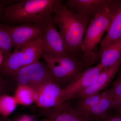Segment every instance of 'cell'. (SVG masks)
<instances>
[{
    "label": "cell",
    "mask_w": 121,
    "mask_h": 121,
    "mask_svg": "<svg viewBox=\"0 0 121 121\" xmlns=\"http://www.w3.org/2000/svg\"><path fill=\"white\" fill-rule=\"evenodd\" d=\"M65 5L72 12L87 17L92 20L109 7L111 0H67Z\"/></svg>",
    "instance_id": "11"
},
{
    "label": "cell",
    "mask_w": 121,
    "mask_h": 121,
    "mask_svg": "<svg viewBox=\"0 0 121 121\" xmlns=\"http://www.w3.org/2000/svg\"><path fill=\"white\" fill-rule=\"evenodd\" d=\"M9 80L16 86L19 85L27 86L37 93L41 86L53 79L46 63L39 60L21 68Z\"/></svg>",
    "instance_id": "6"
},
{
    "label": "cell",
    "mask_w": 121,
    "mask_h": 121,
    "mask_svg": "<svg viewBox=\"0 0 121 121\" xmlns=\"http://www.w3.org/2000/svg\"><path fill=\"white\" fill-rule=\"evenodd\" d=\"M1 121H9L8 118L4 117Z\"/></svg>",
    "instance_id": "27"
},
{
    "label": "cell",
    "mask_w": 121,
    "mask_h": 121,
    "mask_svg": "<svg viewBox=\"0 0 121 121\" xmlns=\"http://www.w3.org/2000/svg\"><path fill=\"white\" fill-rule=\"evenodd\" d=\"M43 39L32 41L4 58L0 76L9 79L20 69L39 60L42 57Z\"/></svg>",
    "instance_id": "4"
},
{
    "label": "cell",
    "mask_w": 121,
    "mask_h": 121,
    "mask_svg": "<svg viewBox=\"0 0 121 121\" xmlns=\"http://www.w3.org/2000/svg\"><path fill=\"white\" fill-rule=\"evenodd\" d=\"M104 91L95 95L82 99L76 110L80 114L89 117V114L104 94Z\"/></svg>",
    "instance_id": "18"
},
{
    "label": "cell",
    "mask_w": 121,
    "mask_h": 121,
    "mask_svg": "<svg viewBox=\"0 0 121 121\" xmlns=\"http://www.w3.org/2000/svg\"><path fill=\"white\" fill-rule=\"evenodd\" d=\"M103 70V68L100 63L95 66L86 69L62 89L60 103L68 101L93 84Z\"/></svg>",
    "instance_id": "8"
},
{
    "label": "cell",
    "mask_w": 121,
    "mask_h": 121,
    "mask_svg": "<svg viewBox=\"0 0 121 121\" xmlns=\"http://www.w3.org/2000/svg\"><path fill=\"white\" fill-rule=\"evenodd\" d=\"M62 89L53 80L43 84L37 92L35 103L37 107L52 108L60 104Z\"/></svg>",
    "instance_id": "13"
},
{
    "label": "cell",
    "mask_w": 121,
    "mask_h": 121,
    "mask_svg": "<svg viewBox=\"0 0 121 121\" xmlns=\"http://www.w3.org/2000/svg\"><path fill=\"white\" fill-rule=\"evenodd\" d=\"M14 85L8 79L0 76V96L11 93L14 89Z\"/></svg>",
    "instance_id": "22"
},
{
    "label": "cell",
    "mask_w": 121,
    "mask_h": 121,
    "mask_svg": "<svg viewBox=\"0 0 121 121\" xmlns=\"http://www.w3.org/2000/svg\"><path fill=\"white\" fill-rule=\"evenodd\" d=\"M121 65V58L112 66L103 69L94 82L78 94L74 98H85L101 92L112 80Z\"/></svg>",
    "instance_id": "12"
},
{
    "label": "cell",
    "mask_w": 121,
    "mask_h": 121,
    "mask_svg": "<svg viewBox=\"0 0 121 121\" xmlns=\"http://www.w3.org/2000/svg\"><path fill=\"white\" fill-rule=\"evenodd\" d=\"M121 40V0H119L117 8L113 17L106 35L101 41L100 48L97 53L98 59L103 51L107 47Z\"/></svg>",
    "instance_id": "14"
},
{
    "label": "cell",
    "mask_w": 121,
    "mask_h": 121,
    "mask_svg": "<svg viewBox=\"0 0 121 121\" xmlns=\"http://www.w3.org/2000/svg\"><path fill=\"white\" fill-rule=\"evenodd\" d=\"M121 58V40L106 48L102 52L99 63L103 69L112 66Z\"/></svg>",
    "instance_id": "16"
},
{
    "label": "cell",
    "mask_w": 121,
    "mask_h": 121,
    "mask_svg": "<svg viewBox=\"0 0 121 121\" xmlns=\"http://www.w3.org/2000/svg\"><path fill=\"white\" fill-rule=\"evenodd\" d=\"M54 12L53 22L58 28L67 54L70 58L82 59L84 35L91 20L72 12L61 0H57Z\"/></svg>",
    "instance_id": "1"
},
{
    "label": "cell",
    "mask_w": 121,
    "mask_h": 121,
    "mask_svg": "<svg viewBox=\"0 0 121 121\" xmlns=\"http://www.w3.org/2000/svg\"><path fill=\"white\" fill-rule=\"evenodd\" d=\"M17 103L14 96L4 94L0 96V115L8 118L13 112L17 106Z\"/></svg>",
    "instance_id": "19"
},
{
    "label": "cell",
    "mask_w": 121,
    "mask_h": 121,
    "mask_svg": "<svg viewBox=\"0 0 121 121\" xmlns=\"http://www.w3.org/2000/svg\"><path fill=\"white\" fill-rule=\"evenodd\" d=\"M57 0H21L7 6L1 20L7 24H47Z\"/></svg>",
    "instance_id": "2"
},
{
    "label": "cell",
    "mask_w": 121,
    "mask_h": 121,
    "mask_svg": "<svg viewBox=\"0 0 121 121\" xmlns=\"http://www.w3.org/2000/svg\"><path fill=\"white\" fill-rule=\"evenodd\" d=\"M100 121H121V113H118L117 114L113 116L107 115L104 119Z\"/></svg>",
    "instance_id": "23"
},
{
    "label": "cell",
    "mask_w": 121,
    "mask_h": 121,
    "mask_svg": "<svg viewBox=\"0 0 121 121\" xmlns=\"http://www.w3.org/2000/svg\"><path fill=\"white\" fill-rule=\"evenodd\" d=\"M7 5H6L2 0H0V20H1L3 15L5 9Z\"/></svg>",
    "instance_id": "25"
},
{
    "label": "cell",
    "mask_w": 121,
    "mask_h": 121,
    "mask_svg": "<svg viewBox=\"0 0 121 121\" xmlns=\"http://www.w3.org/2000/svg\"><path fill=\"white\" fill-rule=\"evenodd\" d=\"M42 55L53 56H68L62 39L52 17L47 22L46 31L43 39Z\"/></svg>",
    "instance_id": "10"
},
{
    "label": "cell",
    "mask_w": 121,
    "mask_h": 121,
    "mask_svg": "<svg viewBox=\"0 0 121 121\" xmlns=\"http://www.w3.org/2000/svg\"><path fill=\"white\" fill-rule=\"evenodd\" d=\"M37 109V116L45 117L50 121H94L90 117L80 114L72 108L68 102L52 108H39Z\"/></svg>",
    "instance_id": "9"
},
{
    "label": "cell",
    "mask_w": 121,
    "mask_h": 121,
    "mask_svg": "<svg viewBox=\"0 0 121 121\" xmlns=\"http://www.w3.org/2000/svg\"><path fill=\"white\" fill-rule=\"evenodd\" d=\"M15 121H35L34 117L32 116L24 115L17 118Z\"/></svg>",
    "instance_id": "24"
},
{
    "label": "cell",
    "mask_w": 121,
    "mask_h": 121,
    "mask_svg": "<svg viewBox=\"0 0 121 121\" xmlns=\"http://www.w3.org/2000/svg\"><path fill=\"white\" fill-rule=\"evenodd\" d=\"M113 98L112 87L104 91V94L91 110L89 117L94 121H100L107 116L108 110L112 107Z\"/></svg>",
    "instance_id": "15"
},
{
    "label": "cell",
    "mask_w": 121,
    "mask_h": 121,
    "mask_svg": "<svg viewBox=\"0 0 121 121\" xmlns=\"http://www.w3.org/2000/svg\"></svg>",
    "instance_id": "30"
},
{
    "label": "cell",
    "mask_w": 121,
    "mask_h": 121,
    "mask_svg": "<svg viewBox=\"0 0 121 121\" xmlns=\"http://www.w3.org/2000/svg\"><path fill=\"white\" fill-rule=\"evenodd\" d=\"M3 117H2L1 115H0V121H2V119H3Z\"/></svg>",
    "instance_id": "28"
},
{
    "label": "cell",
    "mask_w": 121,
    "mask_h": 121,
    "mask_svg": "<svg viewBox=\"0 0 121 121\" xmlns=\"http://www.w3.org/2000/svg\"><path fill=\"white\" fill-rule=\"evenodd\" d=\"M49 121V120H45V121Z\"/></svg>",
    "instance_id": "29"
},
{
    "label": "cell",
    "mask_w": 121,
    "mask_h": 121,
    "mask_svg": "<svg viewBox=\"0 0 121 121\" xmlns=\"http://www.w3.org/2000/svg\"><path fill=\"white\" fill-rule=\"evenodd\" d=\"M47 25V24L34 23L9 25L4 23L0 24V27L9 33L15 49L43 38Z\"/></svg>",
    "instance_id": "7"
},
{
    "label": "cell",
    "mask_w": 121,
    "mask_h": 121,
    "mask_svg": "<svg viewBox=\"0 0 121 121\" xmlns=\"http://www.w3.org/2000/svg\"><path fill=\"white\" fill-rule=\"evenodd\" d=\"M4 56L2 52L0 50V67L2 64V62L4 60Z\"/></svg>",
    "instance_id": "26"
},
{
    "label": "cell",
    "mask_w": 121,
    "mask_h": 121,
    "mask_svg": "<svg viewBox=\"0 0 121 121\" xmlns=\"http://www.w3.org/2000/svg\"><path fill=\"white\" fill-rule=\"evenodd\" d=\"M112 88L113 98L112 107L114 108L118 113H121V68L118 77Z\"/></svg>",
    "instance_id": "21"
},
{
    "label": "cell",
    "mask_w": 121,
    "mask_h": 121,
    "mask_svg": "<svg viewBox=\"0 0 121 121\" xmlns=\"http://www.w3.org/2000/svg\"><path fill=\"white\" fill-rule=\"evenodd\" d=\"M14 45L9 33L0 27V50L4 58L11 54Z\"/></svg>",
    "instance_id": "20"
},
{
    "label": "cell",
    "mask_w": 121,
    "mask_h": 121,
    "mask_svg": "<svg viewBox=\"0 0 121 121\" xmlns=\"http://www.w3.org/2000/svg\"><path fill=\"white\" fill-rule=\"evenodd\" d=\"M37 96L36 91L30 87L19 85L16 87L14 97L18 104L28 105L35 102Z\"/></svg>",
    "instance_id": "17"
},
{
    "label": "cell",
    "mask_w": 121,
    "mask_h": 121,
    "mask_svg": "<svg viewBox=\"0 0 121 121\" xmlns=\"http://www.w3.org/2000/svg\"><path fill=\"white\" fill-rule=\"evenodd\" d=\"M118 4V0H113L110 6L94 17L87 26L83 39L82 59L87 68L99 60L97 46L104 32L109 30Z\"/></svg>",
    "instance_id": "3"
},
{
    "label": "cell",
    "mask_w": 121,
    "mask_h": 121,
    "mask_svg": "<svg viewBox=\"0 0 121 121\" xmlns=\"http://www.w3.org/2000/svg\"><path fill=\"white\" fill-rule=\"evenodd\" d=\"M42 57L47 65L52 79L61 87L62 85L65 87L88 68L79 58L45 55H42Z\"/></svg>",
    "instance_id": "5"
}]
</instances>
